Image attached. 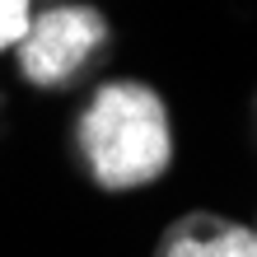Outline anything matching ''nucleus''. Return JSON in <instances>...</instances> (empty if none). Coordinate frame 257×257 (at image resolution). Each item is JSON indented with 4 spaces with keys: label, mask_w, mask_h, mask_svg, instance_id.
Here are the masks:
<instances>
[{
    "label": "nucleus",
    "mask_w": 257,
    "mask_h": 257,
    "mask_svg": "<svg viewBox=\"0 0 257 257\" xmlns=\"http://www.w3.org/2000/svg\"><path fill=\"white\" fill-rule=\"evenodd\" d=\"M28 24H33V10L28 0H0V52L5 47H19Z\"/></svg>",
    "instance_id": "obj_4"
},
{
    "label": "nucleus",
    "mask_w": 257,
    "mask_h": 257,
    "mask_svg": "<svg viewBox=\"0 0 257 257\" xmlns=\"http://www.w3.org/2000/svg\"><path fill=\"white\" fill-rule=\"evenodd\" d=\"M75 141H80V155L94 183L112 192L155 183L173 159L169 108L150 84H136V80L103 84L80 112Z\"/></svg>",
    "instance_id": "obj_1"
},
{
    "label": "nucleus",
    "mask_w": 257,
    "mask_h": 257,
    "mask_svg": "<svg viewBox=\"0 0 257 257\" xmlns=\"http://www.w3.org/2000/svg\"><path fill=\"white\" fill-rule=\"evenodd\" d=\"M108 47V19L94 5H56L33 14L19 42V70L38 89H61Z\"/></svg>",
    "instance_id": "obj_2"
},
{
    "label": "nucleus",
    "mask_w": 257,
    "mask_h": 257,
    "mask_svg": "<svg viewBox=\"0 0 257 257\" xmlns=\"http://www.w3.org/2000/svg\"><path fill=\"white\" fill-rule=\"evenodd\" d=\"M159 257H257V234L243 229L238 220L196 210L164 234Z\"/></svg>",
    "instance_id": "obj_3"
}]
</instances>
